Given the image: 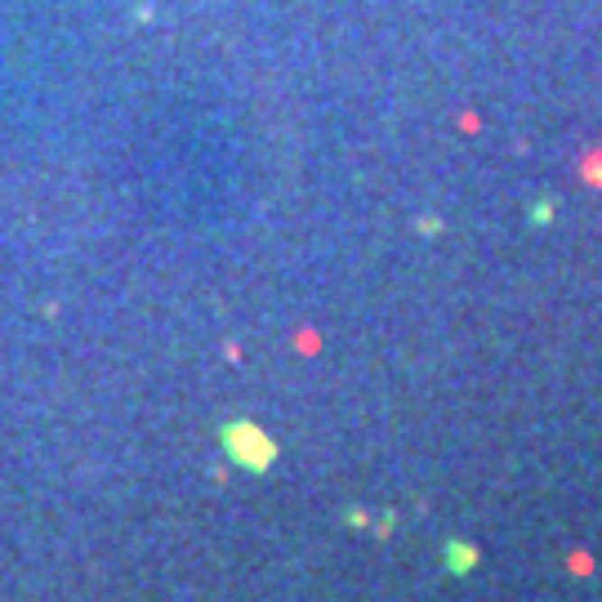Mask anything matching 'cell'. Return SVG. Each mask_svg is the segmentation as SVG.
<instances>
[{
  "label": "cell",
  "mask_w": 602,
  "mask_h": 602,
  "mask_svg": "<svg viewBox=\"0 0 602 602\" xmlns=\"http://www.w3.org/2000/svg\"><path fill=\"white\" fill-rule=\"evenodd\" d=\"M224 447H227V455H232L241 468H250V473H264V468L277 459L273 438H268L264 429H255V424H227Z\"/></svg>",
  "instance_id": "obj_1"
},
{
  "label": "cell",
  "mask_w": 602,
  "mask_h": 602,
  "mask_svg": "<svg viewBox=\"0 0 602 602\" xmlns=\"http://www.w3.org/2000/svg\"><path fill=\"white\" fill-rule=\"evenodd\" d=\"M473 562H477L473 544H464V540H451V544H447V567H451V571H468Z\"/></svg>",
  "instance_id": "obj_2"
}]
</instances>
